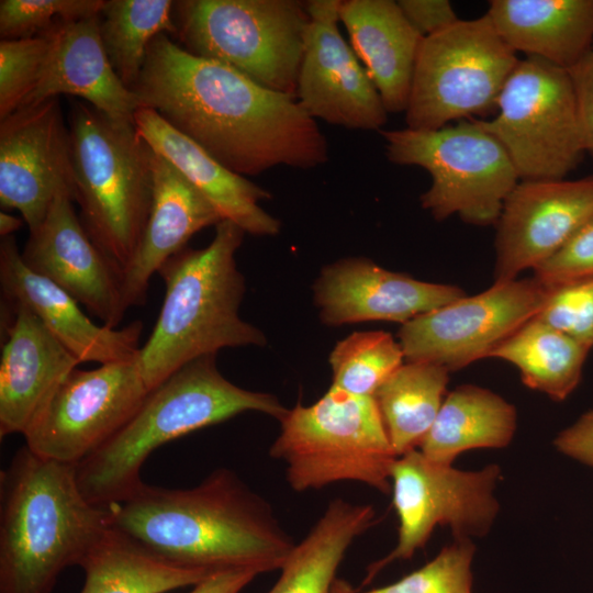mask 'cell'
<instances>
[{
    "label": "cell",
    "mask_w": 593,
    "mask_h": 593,
    "mask_svg": "<svg viewBox=\"0 0 593 593\" xmlns=\"http://www.w3.org/2000/svg\"><path fill=\"white\" fill-rule=\"evenodd\" d=\"M132 91L141 107L236 175L257 176L277 166L312 169L328 159L324 134L295 97L195 56L166 33L149 44Z\"/></svg>",
    "instance_id": "obj_1"
},
{
    "label": "cell",
    "mask_w": 593,
    "mask_h": 593,
    "mask_svg": "<svg viewBox=\"0 0 593 593\" xmlns=\"http://www.w3.org/2000/svg\"><path fill=\"white\" fill-rule=\"evenodd\" d=\"M110 513L114 529L160 560L210 573L270 572L295 545L270 504L225 468L190 489L143 483Z\"/></svg>",
    "instance_id": "obj_2"
},
{
    "label": "cell",
    "mask_w": 593,
    "mask_h": 593,
    "mask_svg": "<svg viewBox=\"0 0 593 593\" xmlns=\"http://www.w3.org/2000/svg\"><path fill=\"white\" fill-rule=\"evenodd\" d=\"M0 477V593H51L111 529L110 507L85 497L75 465L26 446Z\"/></svg>",
    "instance_id": "obj_3"
},
{
    "label": "cell",
    "mask_w": 593,
    "mask_h": 593,
    "mask_svg": "<svg viewBox=\"0 0 593 593\" xmlns=\"http://www.w3.org/2000/svg\"><path fill=\"white\" fill-rule=\"evenodd\" d=\"M246 233L223 220L204 248H184L157 273L165 298L137 362L149 391L187 362L222 348L264 346V333L239 316L245 280L235 254Z\"/></svg>",
    "instance_id": "obj_4"
},
{
    "label": "cell",
    "mask_w": 593,
    "mask_h": 593,
    "mask_svg": "<svg viewBox=\"0 0 593 593\" xmlns=\"http://www.w3.org/2000/svg\"><path fill=\"white\" fill-rule=\"evenodd\" d=\"M250 411L280 421L288 409L270 393L245 390L224 378L216 355L193 359L149 391L134 416L75 466L78 485L94 505L119 504L144 483L141 468L159 446Z\"/></svg>",
    "instance_id": "obj_5"
},
{
    "label": "cell",
    "mask_w": 593,
    "mask_h": 593,
    "mask_svg": "<svg viewBox=\"0 0 593 593\" xmlns=\"http://www.w3.org/2000/svg\"><path fill=\"white\" fill-rule=\"evenodd\" d=\"M75 201L92 242L123 271L142 240L153 194V149L134 122L76 101L69 114Z\"/></svg>",
    "instance_id": "obj_6"
},
{
    "label": "cell",
    "mask_w": 593,
    "mask_h": 593,
    "mask_svg": "<svg viewBox=\"0 0 593 593\" xmlns=\"http://www.w3.org/2000/svg\"><path fill=\"white\" fill-rule=\"evenodd\" d=\"M270 457L287 466L296 492L355 481L382 493L391 491L396 455L373 396L331 387L312 405L296 404L280 419Z\"/></svg>",
    "instance_id": "obj_7"
},
{
    "label": "cell",
    "mask_w": 593,
    "mask_h": 593,
    "mask_svg": "<svg viewBox=\"0 0 593 593\" xmlns=\"http://www.w3.org/2000/svg\"><path fill=\"white\" fill-rule=\"evenodd\" d=\"M175 37L268 89L295 97L310 21L305 1H175Z\"/></svg>",
    "instance_id": "obj_8"
},
{
    "label": "cell",
    "mask_w": 593,
    "mask_h": 593,
    "mask_svg": "<svg viewBox=\"0 0 593 593\" xmlns=\"http://www.w3.org/2000/svg\"><path fill=\"white\" fill-rule=\"evenodd\" d=\"M387 158L418 166L430 178L422 208L435 220L457 214L472 225L496 224L503 204L519 181L504 147L475 122L437 130H381Z\"/></svg>",
    "instance_id": "obj_9"
},
{
    "label": "cell",
    "mask_w": 593,
    "mask_h": 593,
    "mask_svg": "<svg viewBox=\"0 0 593 593\" xmlns=\"http://www.w3.org/2000/svg\"><path fill=\"white\" fill-rule=\"evenodd\" d=\"M519 58L486 14L424 37L405 110L406 127L437 130L496 110Z\"/></svg>",
    "instance_id": "obj_10"
},
{
    "label": "cell",
    "mask_w": 593,
    "mask_h": 593,
    "mask_svg": "<svg viewBox=\"0 0 593 593\" xmlns=\"http://www.w3.org/2000/svg\"><path fill=\"white\" fill-rule=\"evenodd\" d=\"M475 122L504 147L519 180L563 179L585 154L568 70L536 57L519 58L496 115Z\"/></svg>",
    "instance_id": "obj_11"
},
{
    "label": "cell",
    "mask_w": 593,
    "mask_h": 593,
    "mask_svg": "<svg viewBox=\"0 0 593 593\" xmlns=\"http://www.w3.org/2000/svg\"><path fill=\"white\" fill-rule=\"evenodd\" d=\"M500 477L495 463L465 471L432 461L418 449L396 457L390 479L398 542L369 566L363 584L393 561L412 558L437 526L450 527L455 539L485 536L500 511L494 494Z\"/></svg>",
    "instance_id": "obj_12"
},
{
    "label": "cell",
    "mask_w": 593,
    "mask_h": 593,
    "mask_svg": "<svg viewBox=\"0 0 593 593\" xmlns=\"http://www.w3.org/2000/svg\"><path fill=\"white\" fill-rule=\"evenodd\" d=\"M148 393L137 357L92 370L77 367L24 433L25 446L44 458L76 466L111 439Z\"/></svg>",
    "instance_id": "obj_13"
},
{
    "label": "cell",
    "mask_w": 593,
    "mask_h": 593,
    "mask_svg": "<svg viewBox=\"0 0 593 593\" xmlns=\"http://www.w3.org/2000/svg\"><path fill=\"white\" fill-rule=\"evenodd\" d=\"M548 292L534 277L494 282L479 294L418 315L400 328L404 357L449 372L486 358L539 313Z\"/></svg>",
    "instance_id": "obj_14"
},
{
    "label": "cell",
    "mask_w": 593,
    "mask_h": 593,
    "mask_svg": "<svg viewBox=\"0 0 593 593\" xmlns=\"http://www.w3.org/2000/svg\"><path fill=\"white\" fill-rule=\"evenodd\" d=\"M61 192L75 201L70 131L56 97L0 120V203L18 210L33 233Z\"/></svg>",
    "instance_id": "obj_15"
},
{
    "label": "cell",
    "mask_w": 593,
    "mask_h": 593,
    "mask_svg": "<svg viewBox=\"0 0 593 593\" xmlns=\"http://www.w3.org/2000/svg\"><path fill=\"white\" fill-rule=\"evenodd\" d=\"M342 0L305 1L309 24L295 98L314 120L348 130L376 131L388 111L338 29Z\"/></svg>",
    "instance_id": "obj_16"
},
{
    "label": "cell",
    "mask_w": 593,
    "mask_h": 593,
    "mask_svg": "<svg viewBox=\"0 0 593 593\" xmlns=\"http://www.w3.org/2000/svg\"><path fill=\"white\" fill-rule=\"evenodd\" d=\"M592 216L593 176L519 180L495 224V282L537 268Z\"/></svg>",
    "instance_id": "obj_17"
},
{
    "label": "cell",
    "mask_w": 593,
    "mask_h": 593,
    "mask_svg": "<svg viewBox=\"0 0 593 593\" xmlns=\"http://www.w3.org/2000/svg\"><path fill=\"white\" fill-rule=\"evenodd\" d=\"M67 192L52 203L41 226L30 233L23 262L48 279L102 322L116 328L126 310L122 276L85 231Z\"/></svg>",
    "instance_id": "obj_18"
},
{
    "label": "cell",
    "mask_w": 593,
    "mask_h": 593,
    "mask_svg": "<svg viewBox=\"0 0 593 593\" xmlns=\"http://www.w3.org/2000/svg\"><path fill=\"white\" fill-rule=\"evenodd\" d=\"M465 295L459 287L421 281L359 257L324 267L314 284L321 321L331 326L367 321L404 324Z\"/></svg>",
    "instance_id": "obj_19"
},
{
    "label": "cell",
    "mask_w": 593,
    "mask_h": 593,
    "mask_svg": "<svg viewBox=\"0 0 593 593\" xmlns=\"http://www.w3.org/2000/svg\"><path fill=\"white\" fill-rule=\"evenodd\" d=\"M0 286L7 304L30 309L80 363L137 357L141 321L119 329L92 322L70 294L23 262L14 235L0 242Z\"/></svg>",
    "instance_id": "obj_20"
},
{
    "label": "cell",
    "mask_w": 593,
    "mask_h": 593,
    "mask_svg": "<svg viewBox=\"0 0 593 593\" xmlns=\"http://www.w3.org/2000/svg\"><path fill=\"white\" fill-rule=\"evenodd\" d=\"M7 304V303H5ZM0 361V436L29 429L80 362L26 306L9 304Z\"/></svg>",
    "instance_id": "obj_21"
},
{
    "label": "cell",
    "mask_w": 593,
    "mask_h": 593,
    "mask_svg": "<svg viewBox=\"0 0 593 593\" xmlns=\"http://www.w3.org/2000/svg\"><path fill=\"white\" fill-rule=\"evenodd\" d=\"M153 194L147 224L136 254L122 273L127 307L143 305L152 276L187 248L199 231L222 220L211 202L166 158L153 150Z\"/></svg>",
    "instance_id": "obj_22"
},
{
    "label": "cell",
    "mask_w": 593,
    "mask_h": 593,
    "mask_svg": "<svg viewBox=\"0 0 593 593\" xmlns=\"http://www.w3.org/2000/svg\"><path fill=\"white\" fill-rule=\"evenodd\" d=\"M99 15L56 27L42 74L21 107L68 94L83 99L113 120L133 122L141 104L110 64Z\"/></svg>",
    "instance_id": "obj_23"
},
{
    "label": "cell",
    "mask_w": 593,
    "mask_h": 593,
    "mask_svg": "<svg viewBox=\"0 0 593 593\" xmlns=\"http://www.w3.org/2000/svg\"><path fill=\"white\" fill-rule=\"evenodd\" d=\"M133 122L152 149L172 164L211 202L222 220L251 235L271 236L280 232V221L259 204L271 198L268 190L225 168L153 109L139 107Z\"/></svg>",
    "instance_id": "obj_24"
},
{
    "label": "cell",
    "mask_w": 593,
    "mask_h": 593,
    "mask_svg": "<svg viewBox=\"0 0 593 593\" xmlns=\"http://www.w3.org/2000/svg\"><path fill=\"white\" fill-rule=\"evenodd\" d=\"M339 20L388 113L405 112L424 37L392 0H344Z\"/></svg>",
    "instance_id": "obj_25"
},
{
    "label": "cell",
    "mask_w": 593,
    "mask_h": 593,
    "mask_svg": "<svg viewBox=\"0 0 593 593\" xmlns=\"http://www.w3.org/2000/svg\"><path fill=\"white\" fill-rule=\"evenodd\" d=\"M485 14L515 53L566 70L593 48V0H492Z\"/></svg>",
    "instance_id": "obj_26"
},
{
    "label": "cell",
    "mask_w": 593,
    "mask_h": 593,
    "mask_svg": "<svg viewBox=\"0 0 593 593\" xmlns=\"http://www.w3.org/2000/svg\"><path fill=\"white\" fill-rule=\"evenodd\" d=\"M516 427L513 404L489 389L463 384L444 399L418 450L432 461L451 466L463 451L506 447Z\"/></svg>",
    "instance_id": "obj_27"
},
{
    "label": "cell",
    "mask_w": 593,
    "mask_h": 593,
    "mask_svg": "<svg viewBox=\"0 0 593 593\" xmlns=\"http://www.w3.org/2000/svg\"><path fill=\"white\" fill-rule=\"evenodd\" d=\"M371 505L337 497L295 544L268 593H329L348 548L374 522Z\"/></svg>",
    "instance_id": "obj_28"
},
{
    "label": "cell",
    "mask_w": 593,
    "mask_h": 593,
    "mask_svg": "<svg viewBox=\"0 0 593 593\" xmlns=\"http://www.w3.org/2000/svg\"><path fill=\"white\" fill-rule=\"evenodd\" d=\"M79 567L85 571L80 593H166L211 574L169 564L113 527Z\"/></svg>",
    "instance_id": "obj_29"
},
{
    "label": "cell",
    "mask_w": 593,
    "mask_h": 593,
    "mask_svg": "<svg viewBox=\"0 0 593 593\" xmlns=\"http://www.w3.org/2000/svg\"><path fill=\"white\" fill-rule=\"evenodd\" d=\"M590 349L538 317L521 326L489 357L514 365L529 389L564 401L579 385Z\"/></svg>",
    "instance_id": "obj_30"
},
{
    "label": "cell",
    "mask_w": 593,
    "mask_h": 593,
    "mask_svg": "<svg viewBox=\"0 0 593 593\" xmlns=\"http://www.w3.org/2000/svg\"><path fill=\"white\" fill-rule=\"evenodd\" d=\"M448 382L446 368L407 361L377 390L373 398L398 457L419 448L436 419Z\"/></svg>",
    "instance_id": "obj_31"
},
{
    "label": "cell",
    "mask_w": 593,
    "mask_h": 593,
    "mask_svg": "<svg viewBox=\"0 0 593 593\" xmlns=\"http://www.w3.org/2000/svg\"><path fill=\"white\" fill-rule=\"evenodd\" d=\"M171 0H104L99 15L100 36L121 81L133 89L152 41L177 34Z\"/></svg>",
    "instance_id": "obj_32"
},
{
    "label": "cell",
    "mask_w": 593,
    "mask_h": 593,
    "mask_svg": "<svg viewBox=\"0 0 593 593\" xmlns=\"http://www.w3.org/2000/svg\"><path fill=\"white\" fill-rule=\"evenodd\" d=\"M399 342L383 331L356 332L338 342L329 355L333 388L359 396H373L403 365Z\"/></svg>",
    "instance_id": "obj_33"
},
{
    "label": "cell",
    "mask_w": 593,
    "mask_h": 593,
    "mask_svg": "<svg viewBox=\"0 0 593 593\" xmlns=\"http://www.w3.org/2000/svg\"><path fill=\"white\" fill-rule=\"evenodd\" d=\"M55 30L33 37L0 41V120L18 110L33 90L52 48Z\"/></svg>",
    "instance_id": "obj_34"
},
{
    "label": "cell",
    "mask_w": 593,
    "mask_h": 593,
    "mask_svg": "<svg viewBox=\"0 0 593 593\" xmlns=\"http://www.w3.org/2000/svg\"><path fill=\"white\" fill-rule=\"evenodd\" d=\"M474 552L471 539L456 538L423 567L365 593H472Z\"/></svg>",
    "instance_id": "obj_35"
},
{
    "label": "cell",
    "mask_w": 593,
    "mask_h": 593,
    "mask_svg": "<svg viewBox=\"0 0 593 593\" xmlns=\"http://www.w3.org/2000/svg\"><path fill=\"white\" fill-rule=\"evenodd\" d=\"M104 0H1V40L44 34L61 24L99 15Z\"/></svg>",
    "instance_id": "obj_36"
},
{
    "label": "cell",
    "mask_w": 593,
    "mask_h": 593,
    "mask_svg": "<svg viewBox=\"0 0 593 593\" xmlns=\"http://www.w3.org/2000/svg\"><path fill=\"white\" fill-rule=\"evenodd\" d=\"M536 317L593 348V278L549 290Z\"/></svg>",
    "instance_id": "obj_37"
},
{
    "label": "cell",
    "mask_w": 593,
    "mask_h": 593,
    "mask_svg": "<svg viewBox=\"0 0 593 593\" xmlns=\"http://www.w3.org/2000/svg\"><path fill=\"white\" fill-rule=\"evenodd\" d=\"M534 278L548 290L593 278V216L534 269Z\"/></svg>",
    "instance_id": "obj_38"
},
{
    "label": "cell",
    "mask_w": 593,
    "mask_h": 593,
    "mask_svg": "<svg viewBox=\"0 0 593 593\" xmlns=\"http://www.w3.org/2000/svg\"><path fill=\"white\" fill-rule=\"evenodd\" d=\"M577 103L582 143L593 156V48L568 69Z\"/></svg>",
    "instance_id": "obj_39"
},
{
    "label": "cell",
    "mask_w": 593,
    "mask_h": 593,
    "mask_svg": "<svg viewBox=\"0 0 593 593\" xmlns=\"http://www.w3.org/2000/svg\"><path fill=\"white\" fill-rule=\"evenodd\" d=\"M410 24L423 36L436 34L459 19L448 0L396 1Z\"/></svg>",
    "instance_id": "obj_40"
},
{
    "label": "cell",
    "mask_w": 593,
    "mask_h": 593,
    "mask_svg": "<svg viewBox=\"0 0 593 593\" xmlns=\"http://www.w3.org/2000/svg\"><path fill=\"white\" fill-rule=\"evenodd\" d=\"M553 446L562 455L593 469V410L562 429Z\"/></svg>",
    "instance_id": "obj_41"
},
{
    "label": "cell",
    "mask_w": 593,
    "mask_h": 593,
    "mask_svg": "<svg viewBox=\"0 0 593 593\" xmlns=\"http://www.w3.org/2000/svg\"><path fill=\"white\" fill-rule=\"evenodd\" d=\"M259 573L253 569H232L213 572L193 585L189 593H239Z\"/></svg>",
    "instance_id": "obj_42"
},
{
    "label": "cell",
    "mask_w": 593,
    "mask_h": 593,
    "mask_svg": "<svg viewBox=\"0 0 593 593\" xmlns=\"http://www.w3.org/2000/svg\"><path fill=\"white\" fill-rule=\"evenodd\" d=\"M23 225V221L14 215L0 212V236L9 237Z\"/></svg>",
    "instance_id": "obj_43"
},
{
    "label": "cell",
    "mask_w": 593,
    "mask_h": 593,
    "mask_svg": "<svg viewBox=\"0 0 593 593\" xmlns=\"http://www.w3.org/2000/svg\"><path fill=\"white\" fill-rule=\"evenodd\" d=\"M329 593H356L351 584L343 579H336Z\"/></svg>",
    "instance_id": "obj_44"
}]
</instances>
